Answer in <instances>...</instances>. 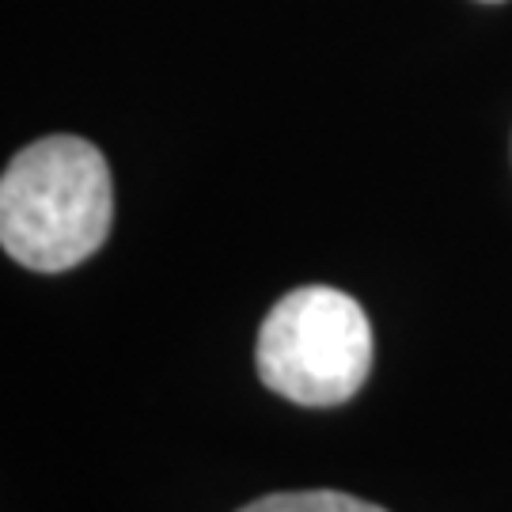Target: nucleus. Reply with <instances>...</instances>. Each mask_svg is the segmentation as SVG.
<instances>
[{
	"instance_id": "nucleus-1",
	"label": "nucleus",
	"mask_w": 512,
	"mask_h": 512,
	"mask_svg": "<svg viewBox=\"0 0 512 512\" xmlns=\"http://www.w3.org/2000/svg\"><path fill=\"white\" fill-rule=\"evenodd\" d=\"M114 186L103 152L84 137H42L0 179V243L38 274L73 270L107 243Z\"/></svg>"
},
{
	"instance_id": "nucleus-3",
	"label": "nucleus",
	"mask_w": 512,
	"mask_h": 512,
	"mask_svg": "<svg viewBox=\"0 0 512 512\" xmlns=\"http://www.w3.org/2000/svg\"><path fill=\"white\" fill-rule=\"evenodd\" d=\"M239 512H387L372 501H361L342 490H300V494H270L258 497Z\"/></svg>"
},
{
	"instance_id": "nucleus-2",
	"label": "nucleus",
	"mask_w": 512,
	"mask_h": 512,
	"mask_svg": "<svg viewBox=\"0 0 512 512\" xmlns=\"http://www.w3.org/2000/svg\"><path fill=\"white\" fill-rule=\"evenodd\" d=\"M258 376L281 399L338 406L372 368V327L353 296L330 285L293 289L266 311L255 346Z\"/></svg>"
}]
</instances>
